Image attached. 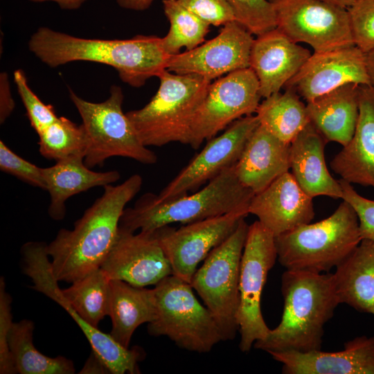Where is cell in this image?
Masks as SVG:
<instances>
[{
    "instance_id": "cell-19",
    "label": "cell",
    "mask_w": 374,
    "mask_h": 374,
    "mask_svg": "<svg viewBox=\"0 0 374 374\" xmlns=\"http://www.w3.org/2000/svg\"><path fill=\"white\" fill-rule=\"evenodd\" d=\"M249 213L256 215L275 237L310 223L314 216L312 198L289 171L254 195Z\"/></svg>"
},
{
    "instance_id": "cell-31",
    "label": "cell",
    "mask_w": 374,
    "mask_h": 374,
    "mask_svg": "<svg viewBox=\"0 0 374 374\" xmlns=\"http://www.w3.org/2000/svg\"><path fill=\"white\" fill-rule=\"evenodd\" d=\"M163 9L170 23L167 35L162 37L163 46L170 55L180 53L182 48L192 50L204 40L209 25L179 3L177 0H163Z\"/></svg>"
},
{
    "instance_id": "cell-17",
    "label": "cell",
    "mask_w": 374,
    "mask_h": 374,
    "mask_svg": "<svg viewBox=\"0 0 374 374\" xmlns=\"http://www.w3.org/2000/svg\"><path fill=\"white\" fill-rule=\"evenodd\" d=\"M100 268L110 280H121L140 287L155 285L172 274L170 263L154 232L135 234L121 228Z\"/></svg>"
},
{
    "instance_id": "cell-38",
    "label": "cell",
    "mask_w": 374,
    "mask_h": 374,
    "mask_svg": "<svg viewBox=\"0 0 374 374\" xmlns=\"http://www.w3.org/2000/svg\"><path fill=\"white\" fill-rule=\"evenodd\" d=\"M339 181L342 190L341 199L347 202L357 213L362 240H374V200L358 194L351 184L341 179Z\"/></svg>"
},
{
    "instance_id": "cell-39",
    "label": "cell",
    "mask_w": 374,
    "mask_h": 374,
    "mask_svg": "<svg viewBox=\"0 0 374 374\" xmlns=\"http://www.w3.org/2000/svg\"><path fill=\"white\" fill-rule=\"evenodd\" d=\"M12 298L6 292L3 277L0 278V373L14 374L16 371L11 357L8 339L13 321Z\"/></svg>"
},
{
    "instance_id": "cell-4",
    "label": "cell",
    "mask_w": 374,
    "mask_h": 374,
    "mask_svg": "<svg viewBox=\"0 0 374 374\" xmlns=\"http://www.w3.org/2000/svg\"><path fill=\"white\" fill-rule=\"evenodd\" d=\"M235 165L190 195L160 202L154 194H144L133 207L125 208L119 228L133 233L153 232L175 222L186 224L230 213H249L255 194L239 181Z\"/></svg>"
},
{
    "instance_id": "cell-34",
    "label": "cell",
    "mask_w": 374,
    "mask_h": 374,
    "mask_svg": "<svg viewBox=\"0 0 374 374\" xmlns=\"http://www.w3.org/2000/svg\"><path fill=\"white\" fill-rule=\"evenodd\" d=\"M14 80L30 125L37 134L57 120L53 107L44 104L29 87L22 70L14 72Z\"/></svg>"
},
{
    "instance_id": "cell-11",
    "label": "cell",
    "mask_w": 374,
    "mask_h": 374,
    "mask_svg": "<svg viewBox=\"0 0 374 374\" xmlns=\"http://www.w3.org/2000/svg\"><path fill=\"white\" fill-rule=\"evenodd\" d=\"M277 258L274 234L258 220L249 225L240 262L237 314L242 352L249 351L270 331L262 317L260 299L268 272Z\"/></svg>"
},
{
    "instance_id": "cell-25",
    "label": "cell",
    "mask_w": 374,
    "mask_h": 374,
    "mask_svg": "<svg viewBox=\"0 0 374 374\" xmlns=\"http://www.w3.org/2000/svg\"><path fill=\"white\" fill-rule=\"evenodd\" d=\"M360 86L347 83L307 102L310 123L326 141L344 146L352 139L359 117Z\"/></svg>"
},
{
    "instance_id": "cell-24",
    "label": "cell",
    "mask_w": 374,
    "mask_h": 374,
    "mask_svg": "<svg viewBox=\"0 0 374 374\" xmlns=\"http://www.w3.org/2000/svg\"><path fill=\"white\" fill-rule=\"evenodd\" d=\"M326 139L309 123L290 143L292 174L303 190L310 197L325 195L342 198L339 180L330 174L324 158Z\"/></svg>"
},
{
    "instance_id": "cell-3",
    "label": "cell",
    "mask_w": 374,
    "mask_h": 374,
    "mask_svg": "<svg viewBox=\"0 0 374 374\" xmlns=\"http://www.w3.org/2000/svg\"><path fill=\"white\" fill-rule=\"evenodd\" d=\"M281 292L280 323L253 347L267 353L320 350L324 325L340 304L332 274L287 269L281 277Z\"/></svg>"
},
{
    "instance_id": "cell-13",
    "label": "cell",
    "mask_w": 374,
    "mask_h": 374,
    "mask_svg": "<svg viewBox=\"0 0 374 374\" xmlns=\"http://www.w3.org/2000/svg\"><path fill=\"white\" fill-rule=\"evenodd\" d=\"M261 98L258 78L250 67L211 82L193 120L190 145L197 149L235 121L256 113Z\"/></svg>"
},
{
    "instance_id": "cell-2",
    "label": "cell",
    "mask_w": 374,
    "mask_h": 374,
    "mask_svg": "<svg viewBox=\"0 0 374 374\" xmlns=\"http://www.w3.org/2000/svg\"><path fill=\"white\" fill-rule=\"evenodd\" d=\"M141 175L135 174L117 186H104L103 194L74 223L60 229L46 244L54 276L73 282L98 269L116 239L125 205L140 191Z\"/></svg>"
},
{
    "instance_id": "cell-42",
    "label": "cell",
    "mask_w": 374,
    "mask_h": 374,
    "mask_svg": "<svg viewBox=\"0 0 374 374\" xmlns=\"http://www.w3.org/2000/svg\"><path fill=\"white\" fill-rule=\"evenodd\" d=\"M154 1V0H116L121 8L137 11L149 8Z\"/></svg>"
},
{
    "instance_id": "cell-16",
    "label": "cell",
    "mask_w": 374,
    "mask_h": 374,
    "mask_svg": "<svg viewBox=\"0 0 374 374\" xmlns=\"http://www.w3.org/2000/svg\"><path fill=\"white\" fill-rule=\"evenodd\" d=\"M252 34L233 21L219 34L197 47L172 55L167 70L180 75H195L209 81L231 72L249 68L253 42Z\"/></svg>"
},
{
    "instance_id": "cell-33",
    "label": "cell",
    "mask_w": 374,
    "mask_h": 374,
    "mask_svg": "<svg viewBox=\"0 0 374 374\" xmlns=\"http://www.w3.org/2000/svg\"><path fill=\"white\" fill-rule=\"evenodd\" d=\"M235 21L258 36L276 28L273 7L268 0H226Z\"/></svg>"
},
{
    "instance_id": "cell-20",
    "label": "cell",
    "mask_w": 374,
    "mask_h": 374,
    "mask_svg": "<svg viewBox=\"0 0 374 374\" xmlns=\"http://www.w3.org/2000/svg\"><path fill=\"white\" fill-rule=\"evenodd\" d=\"M276 28L254 39L249 67L255 73L262 98L279 92L311 56Z\"/></svg>"
},
{
    "instance_id": "cell-35",
    "label": "cell",
    "mask_w": 374,
    "mask_h": 374,
    "mask_svg": "<svg viewBox=\"0 0 374 374\" xmlns=\"http://www.w3.org/2000/svg\"><path fill=\"white\" fill-rule=\"evenodd\" d=\"M355 46L364 53L374 48V0H355L348 8Z\"/></svg>"
},
{
    "instance_id": "cell-5",
    "label": "cell",
    "mask_w": 374,
    "mask_h": 374,
    "mask_svg": "<svg viewBox=\"0 0 374 374\" xmlns=\"http://www.w3.org/2000/svg\"><path fill=\"white\" fill-rule=\"evenodd\" d=\"M46 247L35 244L23 253L24 271L33 283L31 287L61 305L66 311L76 312L82 322L80 329L91 349L100 355L111 351L114 340L98 330L99 322L109 316L110 279L100 267L62 290L53 273Z\"/></svg>"
},
{
    "instance_id": "cell-12",
    "label": "cell",
    "mask_w": 374,
    "mask_h": 374,
    "mask_svg": "<svg viewBox=\"0 0 374 374\" xmlns=\"http://www.w3.org/2000/svg\"><path fill=\"white\" fill-rule=\"evenodd\" d=\"M276 28L295 43H306L314 52L354 46L348 9L321 0H268Z\"/></svg>"
},
{
    "instance_id": "cell-45",
    "label": "cell",
    "mask_w": 374,
    "mask_h": 374,
    "mask_svg": "<svg viewBox=\"0 0 374 374\" xmlns=\"http://www.w3.org/2000/svg\"><path fill=\"white\" fill-rule=\"evenodd\" d=\"M331 4H334L344 8L348 9L355 1V0H321Z\"/></svg>"
},
{
    "instance_id": "cell-15",
    "label": "cell",
    "mask_w": 374,
    "mask_h": 374,
    "mask_svg": "<svg viewBox=\"0 0 374 374\" xmlns=\"http://www.w3.org/2000/svg\"><path fill=\"white\" fill-rule=\"evenodd\" d=\"M260 125L256 115L242 117L217 137L208 140L202 151L154 198L160 202L195 190L239 160L254 130Z\"/></svg>"
},
{
    "instance_id": "cell-18",
    "label": "cell",
    "mask_w": 374,
    "mask_h": 374,
    "mask_svg": "<svg viewBox=\"0 0 374 374\" xmlns=\"http://www.w3.org/2000/svg\"><path fill=\"white\" fill-rule=\"evenodd\" d=\"M347 83L370 87L365 54L355 45L314 52L285 87L309 102Z\"/></svg>"
},
{
    "instance_id": "cell-37",
    "label": "cell",
    "mask_w": 374,
    "mask_h": 374,
    "mask_svg": "<svg viewBox=\"0 0 374 374\" xmlns=\"http://www.w3.org/2000/svg\"><path fill=\"white\" fill-rule=\"evenodd\" d=\"M183 6L209 26H219L235 21L226 0H177Z\"/></svg>"
},
{
    "instance_id": "cell-29",
    "label": "cell",
    "mask_w": 374,
    "mask_h": 374,
    "mask_svg": "<svg viewBox=\"0 0 374 374\" xmlns=\"http://www.w3.org/2000/svg\"><path fill=\"white\" fill-rule=\"evenodd\" d=\"M256 114L260 125L288 144L310 123L306 105L289 88L283 93L279 91L265 98Z\"/></svg>"
},
{
    "instance_id": "cell-36",
    "label": "cell",
    "mask_w": 374,
    "mask_h": 374,
    "mask_svg": "<svg viewBox=\"0 0 374 374\" xmlns=\"http://www.w3.org/2000/svg\"><path fill=\"white\" fill-rule=\"evenodd\" d=\"M0 169L29 185L46 190L42 168L18 156L2 141H0Z\"/></svg>"
},
{
    "instance_id": "cell-44",
    "label": "cell",
    "mask_w": 374,
    "mask_h": 374,
    "mask_svg": "<svg viewBox=\"0 0 374 374\" xmlns=\"http://www.w3.org/2000/svg\"><path fill=\"white\" fill-rule=\"evenodd\" d=\"M364 54L370 87L374 91V48Z\"/></svg>"
},
{
    "instance_id": "cell-41",
    "label": "cell",
    "mask_w": 374,
    "mask_h": 374,
    "mask_svg": "<svg viewBox=\"0 0 374 374\" xmlns=\"http://www.w3.org/2000/svg\"><path fill=\"white\" fill-rule=\"evenodd\" d=\"M80 373L105 374L110 373V371L100 356L92 350Z\"/></svg>"
},
{
    "instance_id": "cell-14",
    "label": "cell",
    "mask_w": 374,
    "mask_h": 374,
    "mask_svg": "<svg viewBox=\"0 0 374 374\" xmlns=\"http://www.w3.org/2000/svg\"><path fill=\"white\" fill-rule=\"evenodd\" d=\"M248 215L246 211L230 213L177 229L168 225L153 232L170 263L172 274L190 283L199 263L226 240Z\"/></svg>"
},
{
    "instance_id": "cell-1",
    "label": "cell",
    "mask_w": 374,
    "mask_h": 374,
    "mask_svg": "<svg viewBox=\"0 0 374 374\" xmlns=\"http://www.w3.org/2000/svg\"><path fill=\"white\" fill-rule=\"evenodd\" d=\"M29 50L43 63L57 67L75 61L111 66L123 82L141 87L152 77L167 70L171 55L164 50L162 37L135 35L127 39H88L47 27L39 28L30 37Z\"/></svg>"
},
{
    "instance_id": "cell-7",
    "label": "cell",
    "mask_w": 374,
    "mask_h": 374,
    "mask_svg": "<svg viewBox=\"0 0 374 374\" xmlns=\"http://www.w3.org/2000/svg\"><path fill=\"white\" fill-rule=\"evenodd\" d=\"M361 241L357 213L344 200L328 218L275 237L277 259L282 266L315 273L338 266Z\"/></svg>"
},
{
    "instance_id": "cell-23",
    "label": "cell",
    "mask_w": 374,
    "mask_h": 374,
    "mask_svg": "<svg viewBox=\"0 0 374 374\" xmlns=\"http://www.w3.org/2000/svg\"><path fill=\"white\" fill-rule=\"evenodd\" d=\"M290 144L259 125L249 136L235 165L239 181L254 194L268 187L290 169Z\"/></svg>"
},
{
    "instance_id": "cell-30",
    "label": "cell",
    "mask_w": 374,
    "mask_h": 374,
    "mask_svg": "<svg viewBox=\"0 0 374 374\" xmlns=\"http://www.w3.org/2000/svg\"><path fill=\"white\" fill-rule=\"evenodd\" d=\"M34 323L24 319L13 322L8 342L16 373L20 374H73V362L62 356L49 357L34 346Z\"/></svg>"
},
{
    "instance_id": "cell-26",
    "label": "cell",
    "mask_w": 374,
    "mask_h": 374,
    "mask_svg": "<svg viewBox=\"0 0 374 374\" xmlns=\"http://www.w3.org/2000/svg\"><path fill=\"white\" fill-rule=\"evenodd\" d=\"M51 202L48 214L55 220H62L66 214V201L74 195L97 186L112 184L121 178L117 170L95 172L84 162V158L72 157L56 161L42 168Z\"/></svg>"
},
{
    "instance_id": "cell-8",
    "label": "cell",
    "mask_w": 374,
    "mask_h": 374,
    "mask_svg": "<svg viewBox=\"0 0 374 374\" xmlns=\"http://www.w3.org/2000/svg\"><path fill=\"white\" fill-rule=\"evenodd\" d=\"M157 316L148 331L155 337L166 336L178 347L208 353L223 341L211 312L203 306L191 285L171 274L154 285Z\"/></svg>"
},
{
    "instance_id": "cell-28",
    "label": "cell",
    "mask_w": 374,
    "mask_h": 374,
    "mask_svg": "<svg viewBox=\"0 0 374 374\" xmlns=\"http://www.w3.org/2000/svg\"><path fill=\"white\" fill-rule=\"evenodd\" d=\"M109 316L112 323L109 335L118 344L129 348L135 330L156 319L154 289L135 287L121 280H110Z\"/></svg>"
},
{
    "instance_id": "cell-6",
    "label": "cell",
    "mask_w": 374,
    "mask_h": 374,
    "mask_svg": "<svg viewBox=\"0 0 374 374\" xmlns=\"http://www.w3.org/2000/svg\"><path fill=\"white\" fill-rule=\"evenodd\" d=\"M158 78L159 89L150 102L126 115L146 147L173 142L190 145L193 120L211 82L168 70Z\"/></svg>"
},
{
    "instance_id": "cell-21",
    "label": "cell",
    "mask_w": 374,
    "mask_h": 374,
    "mask_svg": "<svg viewBox=\"0 0 374 374\" xmlns=\"http://www.w3.org/2000/svg\"><path fill=\"white\" fill-rule=\"evenodd\" d=\"M285 374H374V337L361 336L337 352L315 350L268 353Z\"/></svg>"
},
{
    "instance_id": "cell-32",
    "label": "cell",
    "mask_w": 374,
    "mask_h": 374,
    "mask_svg": "<svg viewBox=\"0 0 374 374\" xmlns=\"http://www.w3.org/2000/svg\"><path fill=\"white\" fill-rule=\"evenodd\" d=\"M37 134L39 153L47 159L85 157L87 138L82 124L61 116Z\"/></svg>"
},
{
    "instance_id": "cell-22",
    "label": "cell",
    "mask_w": 374,
    "mask_h": 374,
    "mask_svg": "<svg viewBox=\"0 0 374 374\" xmlns=\"http://www.w3.org/2000/svg\"><path fill=\"white\" fill-rule=\"evenodd\" d=\"M341 179L374 188V91L361 85L359 117L350 141L330 161Z\"/></svg>"
},
{
    "instance_id": "cell-43",
    "label": "cell",
    "mask_w": 374,
    "mask_h": 374,
    "mask_svg": "<svg viewBox=\"0 0 374 374\" xmlns=\"http://www.w3.org/2000/svg\"><path fill=\"white\" fill-rule=\"evenodd\" d=\"M33 2H44L52 1L57 3L60 8L64 10H75L79 8L87 0H29Z\"/></svg>"
},
{
    "instance_id": "cell-9",
    "label": "cell",
    "mask_w": 374,
    "mask_h": 374,
    "mask_svg": "<svg viewBox=\"0 0 374 374\" xmlns=\"http://www.w3.org/2000/svg\"><path fill=\"white\" fill-rule=\"evenodd\" d=\"M69 97L78 111L87 138L84 159L89 168L103 165L112 157H123L150 165L157 161L155 153L141 141L130 120L122 109L121 88L113 85L109 98L101 103L84 100L69 89Z\"/></svg>"
},
{
    "instance_id": "cell-40",
    "label": "cell",
    "mask_w": 374,
    "mask_h": 374,
    "mask_svg": "<svg viewBox=\"0 0 374 374\" xmlns=\"http://www.w3.org/2000/svg\"><path fill=\"white\" fill-rule=\"evenodd\" d=\"M8 74L0 75V123H3L15 109V104L10 92Z\"/></svg>"
},
{
    "instance_id": "cell-27",
    "label": "cell",
    "mask_w": 374,
    "mask_h": 374,
    "mask_svg": "<svg viewBox=\"0 0 374 374\" xmlns=\"http://www.w3.org/2000/svg\"><path fill=\"white\" fill-rule=\"evenodd\" d=\"M332 276L340 303L374 316V240H362Z\"/></svg>"
},
{
    "instance_id": "cell-10",
    "label": "cell",
    "mask_w": 374,
    "mask_h": 374,
    "mask_svg": "<svg viewBox=\"0 0 374 374\" xmlns=\"http://www.w3.org/2000/svg\"><path fill=\"white\" fill-rule=\"evenodd\" d=\"M248 229L244 218L233 233L209 253L190 283L214 317L223 341L233 339L238 331L240 269Z\"/></svg>"
}]
</instances>
